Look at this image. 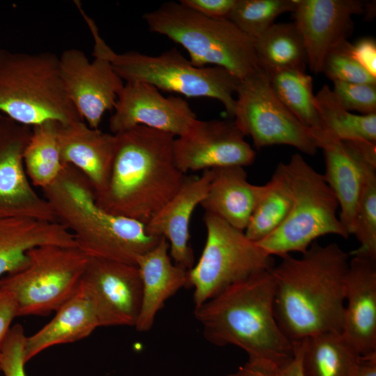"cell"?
Returning <instances> with one entry per match:
<instances>
[{
  "label": "cell",
  "instance_id": "6da1fadb",
  "mask_svg": "<svg viewBox=\"0 0 376 376\" xmlns=\"http://www.w3.org/2000/svg\"><path fill=\"white\" fill-rule=\"evenodd\" d=\"M281 258L272 274L274 313L283 334L292 342L342 332L347 254L336 243L313 242L301 258Z\"/></svg>",
  "mask_w": 376,
  "mask_h": 376
},
{
  "label": "cell",
  "instance_id": "7a4b0ae2",
  "mask_svg": "<svg viewBox=\"0 0 376 376\" xmlns=\"http://www.w3.org/2000/svg\"><path fill=\"white\" fill-rule=\"evenodd\" d=\"M111 173L95 195L107 212L146 224L180 190L187 177L173 156L175 136L138 125L115 134Z\"/></svg>",
  "mask_w": 376,
  "mask_h": 376
},
{
  "label": "cell",
  "instance_id": "3957f363",
  "mask_svg": "<svg viewBox=\"0 0 376 376\" xmlns=\"http://www.w3.org/2000/svg\"><path fill=\"white\" fill-rule=\"evenodd\" d=\"M275 285L272 270L237 282L194 308L205 338L217 346L235 345L249 361L276 370L294 357V345L274 313Z\"/></svg>",
  "mask_w": 376,
  "mask_h": 376
},
{
  "label": "cell",
  "instance_id": "277c9868",
  "mask_svg": "<svg viewBox=\"0 0 376 376\" xmlns=\"http://www.w3.org/2000/svg\"><path fill=\"white\" fill-rule=\"evenodd\" d=\"M42 191L56 221L88 257L136 265L162 238L148 234L142 222L101 208L86 177L72 165L63 164L55 181Z\"/></svg>",
  "mask_w": 376,
  "mask_h": 376
},
{
  "label": "cell",
  "instance_id": "5b68a950",
  "mask_svg": "<svg viewBox=\"0 0 376 376\" xmlns=\"http://www.w3.org/2000/svg\"><path fill=\"white\" fill-rule=\"evenodd\" d=\"M143 19L149 31L182 46L197 67H221L240 80L259 68L254 40L228 19L205 17L179 1L165 2Z\"/></svg>",
  "mask_w": 376,
  "mask_h": 376
},
{
  "label": "cell",
  "instance_id": "8992f818",
  "mask_svg": "<svg viewBox=\"0 0 376 376\" xmlns=\"http://www.w3.org/2000/svg\"><path fill=\"white\" fill-rule=\"evenodd\" d=\"M83 17L93 37V52L107 58L123 81L147 83L159 91L187 97L213 98L233 117L234 94L240 79L228 70L218 66L197 67L176 48L158 56L134 51L118 54L101 37L95 22L86 15Z\"/></svg>",
  "mask_w": 376,
  "mask_h": 376
},
{
  "label": "cell",
  "instance_id": "52a82bcc",
  "mask_svg": "<svg viewBox=\"0 0 376 376\" xmlns=\"http://www.w3.org/2000/svg\"><path fill=\"white\" fill-rule=\"evenodd\" d=\"M0 113L29 127L82 120L64 90L58 56L49 52L0 48Z\"/></svg>",
  "mask_w": 376,
  "mask_h": 376
},
{
  "label": "cell",
  "instance_id": "ba28073f",
  "mask_svg": "<svg viewBox=\"0 0 376 376\" xmlns=\"http://www.w3.org/2000/svg\"><path fill=\"white\" fill-rule=\"evenodd\" d=\"M278 166L290 190L291 207L282 224L256 243L267 254L282 257L292 252L303 253L325 235L347 238L350 235L337 216L338 201L324 175L299 153Z\"/></svg>",
  "mask_w": 376,
  "mask_h": 376
},
{
  "label": "cell",
  "instance_id": "9c48e42d",
  "mask_svg": "<svg viewBox=\"0 0 376 376\" xmlns=\"http://www.w3.org/2000/svg\"><path fill=\"white\" fill-rule=\"evenodd\" d=\"M23 269L0 279L13 298L18 317L46 316L79 290L89 257L77 247L42 245L27 252Z\"/></svg>",
  "mask_w": 376,
  "mask_h": 376
},
{
  "label": "cell",
  "instance_id": "30bf717a",
  "mask_svg": "<svg viewBox=\"0 0 376 376\" xmlns=\"http://www.w3.org/2000/svg\"><path fill=\"white\" fill-rule=\"evenodd\" d=\"M203 219L205 244L198 262L188 270L195 308L230 285L274 267L272 256L244 231L211 213L205 212Z\"/></svg>",
  "mask_w": 376,
  "mask_h": 376
},
{
  "label": "cell",
  "instance_id": "8fae6325",
  "mask_svg": "<svg viewBox=\"0 0 376 376\" xmlns=\"http://www.w3.org/2000/svg\"><path fill=\"white\" fill-rule=\"evenodd\" d=\"M236 95L233 121L257 148L288 145L315 154L318 148L310 130L279 99L261 68L240 80Z\"/></svg>",
  "mask_w": 376,
  "mask_h": 376
},
{
  "label": "cell",
  "instance_id": "7c38bea8",
  "mask_svg": "<svg viewBox=\"0 0 376 376\" xmlns=\"http://www.w3.org/2000/svg\"><path fill=\"white\" fill-rule=\"evenodd\" d=\"M93 56L91 62L83 51L66 49L58 56L59 72L64 90L82 120L98 129L125 84L107 58L96 52Z\"/></svg>",
  "mask_w": 376,
  "mask_h": 376
},
{
  "label": "cell",
  "instance_id": "4fadbf2b",
  "mask_svg": "<svg viewBox=\"0 0 376 376\" xmlns=\"http://www.w3.org/2000/svg\"><path fill=\"white\" fill-rule=\"evenodd\" d=\"M31 132V127L0 113V219L56 221L50 205L35 190L25 171L23 155Z\"/></svg>",
  "mask_w": 376,
  "mask_h": 376
},
{
  "label": "cell",
  "instance_id": "5bb4252c",
  "mask_svg": "<svg viewBox=\"0 0 376 376\" xmlns=\"http://www.w3.org/2000/svg\"><path fill=\"white\" fill-rule=\"evenodd\" d=\"M81 287L94 306L100 327L135 326L142 301L136 265L89 257Z\"/></svg>",
  "mask_w": 376,
  "mask_h": 376
},
{
  "label": "cell",
  "instance_id": "9a60e30c",
  "mask_svg": "<svg viewBox=\"0 0 376 376\" xmlns=\"http://www.w3.org/2000/svg\"><path fill=\"white\" fill-rule=\"evenodd\" d=\"M233 120H195L188 131L176 137L173 156L178 169L205 171L251 164L256 152Z\"/></svg>",
  "mask_w": 376,
  "mask_h": 376
},
{
  "label": "cell",
  "instance_id": "2e32d148",
  "mask_svg": "<svg viewBox=\"0 0 376 376\" xmlns=\"http://www.w3.org/2000/svg\"><path fill=\"white\" fill-rule=\"evenodd\" d=\"M113 110L109 120L113 134L142 125L178 137L197 119L185 99L165 97L156 87L141 81L124 84Z\"/></svg>",
  "mask_w": 376,
  "mask_h": 376
},
{
  "label": "cell",
  "instance_id": "e0dca14e",
  "mask_svg": "<svg viewBox=\"0 0 376 376\" xmlns=\"http://www.w3.org/2000/svg\"><path fill=\"white\" fill-rule=\"evenodd\" d=\"M359 0H297L293 12L307 56L314 73L321 72L324 57L334 45L352 34V16L365 12Z\"/></svg>",
  "mask_w": 376,
  "mask_h": 376
},
{
  "label": "cell",
  "instance_id": "ac0fdd59",
  "mask_svg": "<svg viewBox=\"0 0 376 376\" xmlns=\"http://www.w3.org/2000/svg\"><path fill=\"white\" fill-rule=\"evenodd\" d=\"M214 176L213 169L199 177H187L177 194L145 224L148 234L168 241L173 263L188 270L194 261L189 246L191 217L205 198Z\"/></svg>",
  "mask_w": 376,
  "mask_h": 376
},
{
  "label": "cell",
  "instance_id": "d6986e66",
  "mask_svg": "<svg viewBox=\"0 0 376 376\" xmlns=\"http://www.w3.org/2000/svg\"><path fill=\"white\" fill-rule=\"evenodd\" d=\"M342 332L361 355L376 352V260L353 256L345 279Z\"/></svg>",
  "mask_w": 376,
  "mask_h": 376
},
{
  "label": "cell",
  "instance_id": "ffe728a7",
  "mask_svg": "<svg viewBox=\"0 0 376 376\" xmlns=\"http://www.w3.org/2000/svg\"><path fill=\"white\" fill-rule=\"evenodd\" d=\"M63 164L80 171L89 181L94 195L106 187L113 163L115 135L89 127L84 120L56 124Z\"/></svg>",
  "mask_w": 376,
  "mask_h": 376
},
{
  "label": "cell",
  "instance_id": "44dd1931",
  "mask_svg": "<svg viewBox=\"0 0 376 376\" xmlns=\"http://www.w3.org/2000/svg\"><path fill=\"white\" fill-rule=\"evenodd\" d=\"M136 266L142 281V301L134 327L144 332L152 328L166 301L181 288L188 287V269L173 263L164 237L140 256Z\"/></svg>",
  "mask_w": 376,
  "mask_h": 376
},
{
  "label": "cell",
  "instance_id": "7402d4cb",
  "mask_svg": "<svg viewBox=\"0 0 376 376\" xmlns=\"http://www.w3.org/2000/svg\"><path fill=\"white\" fill-rule=\"evenodd\" d=\"M42 245L77 247L73 235L57 221L0 219V279L26 267L28 251Z\"/></svg>",
  "mask_w": 376,
  "mask_h": 376
},
{
  "label": "cell",
  "instance_id": "603a6c76",
  "mask_svg": "<svg viewBox=\"0 0 376 376\" xmlns=\"http://www.w3.org/2000/svg\"><path fill=\"white\" fill-rule=\"evenodd\" d=\"M214 169V176L200 205L205 212L216 215L233 228L244 231L265 186L249 182L243 166Z\"/></svg>",
  "mask_w": 376,
  "mask_h": 376
},
{
  "label": "cell",
  "instance_id": "cb8c5ba5",
  "mask_svg": "<svg viewBox=\"0 0 376 376\" xmlns=\"http://www.w3.org/2000/svg\"><path fill=\"white\" fill-rule=\"evenodd\" d=\"M318 148L323 151L324 179L335 194L340 209V220L352 234L361 187V173L350 148L322 130H310Z\"/></svg>",
  "mask_w": 376,
  "mask_h": 376
},
{
  "label": "cell",
  "instance_id": "d4e9b609",
  "mask_svg": "<svg viewBox=\"0 0 376 376\" xmlns=\"http://www.w3.org/2000/svg\"><path fill=\"white\" fill-rule=\"evenodd\" d=\"M55 312L47 324L26 337V363L50 347L81 340L100 327L94 306L81 284L77 292Z\"/></svg>",
  "mask_w": 376,
  "mask_h": 376
},
{
  "label": "cell",
  "instance_id": "484cf974",
  "mask_svg": "<svg viewBox=\"0 0 376 376\" xmlns=\"http://www.w3.org/2000/svg\"><path fill=\"white\" fill-rule=\"evenodd\" d=\"M355 156L361 173V187L352 234L360 243L353 256L376 260V143L343 141Z\"/></svg>",
  "mask_w": 376,
  "mask_h": 376
},
{
  "label": "cell",
  "instance_id": "4316f807",
  "mask_svg": "<svg viewBox=\"0 0 376 376\" xmlns=\"http://www.w3.org/2000/svg\"><path fill=\"white\" fill-rule=\"evenodd\" d=\"M302 340L304 376H354L361 354L343 332L322 333Z\"/></svg>",
  "mask_w": 376,
  "mask_h": 376
},
{
  "label": "cell",
  "instance_id": "83f0119b",
  "mask_svg": "<svg viewBox=\"0 0 376 376\" xmlns=\"http://www.w3.org/2000/svg\"><path fill=\"white\" fill-rule=\"evenodd\" d=\"M254 49L259 68L266 72L306 69L304 41L294 22L273 24L254 40Z\"/></svg>",
  "mask_w": 376,
  "mask_h": 376
},
{
  "label": "cell",
  "instance_id": "f1b7e54d",
  "mask_svg": "<svg viewBox=\"0 0 376 376\" xmlns=\"http://www.w3.org/2000/svg\"><path fill=\"white\" fill-rule=\"evenodd\" d=\"M56 124V121H47L31 127V135L23 155L31 183L41 189L54 182L63 167Z\"/></svg>",
  "mask_w": 376,
  "mask_h": 376
},
{
  "label": "cell",
  "instance_id": "f546056e",
  "mask_svg": "<svg viewBox=\"0 0 376 376\" xmlns=\"http://www.w3.org/2000/svg\"><path fill=\"white\" fill-rule=\"evenodd\" d=\"M315 104L322 130L340 141L361 139L376 143V113H352L340 104L327 84L315 95Z\"/></svg>",
  "mask_w": 376,
  "mask_h": 376
},
{
  "label": "cell",
  "instance_id": "4dcf8cb0",
  "mask_svg": "<svg viewBox=\"0 0 376 376\" xmlns=\"http://www.w3.org/2000/svg\"><path fill=\"white\" fill-rule=\"evenodd\" d=\"M275 94L309 130H322L313 92V79L305 69L290 68L266 72Z\"/></svg>",
  "mask_w": 376,
  "mask_h": 376
},
{
  "label": "cell",
  "instance_id": "1f68e13d",
  "mask_svg": "<svg viewBox=\"0 0 376 376\" xmlns=\"http://www.w3.org/2000/svg\"><path fill=\"white\" fill-rule=\"evenodd\" d=\"M258 201L244 230L246 237L258 242L274 233L284 221L291 207L289 188L277 165Z\"/></svg>",
  "mask_w": 376,
  "mask_h": 376
},
{
  "label": "cell",
  "instance_id": "d6a6232c",
  "mask_svg": "<svg viewBox=\"0 0 376 376\" xmlns=\"http://www.w3.org/2000/svg\"><path fill=\"white\" fill-rule=\"evenodd\" d=\"M296 5L297 0H237L228 19L254 40Z\"/></svg>",
  "mask_w": 376,
  "mask_h": 376
},
{
  "label": "cell",
  "instance_id": "836d02e7",
  "mask_svg": "<svg viewBox=\"0 0 376 376\" xmlns=\"http://www.w3.org/2000/svg\"><path fill=\"white\" fill-rule=\"evenodd\" d=\"M321 72L334 81L376 84V77L366 71L353 54V44L344 40L325 54Z\"/></svg>",
  "mask_w": 376,
  "mask_h": 376
},
{
  "label": "cell",
  "instance_id": "e575fe53",
  "mask_svg": "<svg viewBox=\"0 0 376 376\" xmlns=\"http://www.w3.org/2000/svg\"><path fill=\"white\" fill-rule=\"evenodd\" d=\"M336 100L346 110L363 115L376 113V84L334 81Z\"/></svg>",
  "mask_w": 376,
  "mask_h": 376
},
{
  "label": "cell",
  "instance_id": "d590c367",
  "mask_svg": "<svg viewBox=\"0 0 376 376\" xmlns=\"http://www.w3.org/2000/svg\"><path fill=\"white\" fill-rule=\"evenodd\" d=\"M26 337L21 324L11 327L0 354V370L4 376H27L24 368Z\"/></svg>",
  "mask_w": 376,
  "mask_h": 376
},
{
  "label": "cell",
  "instance_id": "8d00e7d4",
  "mask_svg": "<svg viewBox=\"0 0 376 376\" xmlns=\"http://www.w3.org/2000/svg\"><path fill=\"white\" fill-rule=\"evenodd\" d=\"M237 0H180L182 5L210 18L228 19Z\"/></svg>",
  "mask_w": 376,
  "mask_h": 376
},
{
  "label": "cell",
  "instance_id": "74e56055",
  "mask_svg": "<svg viewBox=\"0 0 376 376\" xmlns=\"http://www.w3.org/2000/svg\"><path fill=\"white\" fill-rule=\"evenodd\" d=\"M16 317L17 309L13 297L0 289V354Z\"/></svg>",
  "mask_w": 376,
  "mask_h": 376
},
{
  "label": "cell",
  "instance_id": "f35d334b",
  "mask_svg": "<svg viewBox=\"0 0 376 376\" xmlns=\"http://www.w3.org/2000/svg\"><path fill=\"white\" fill-rule=\"evenodd\" d=\"M353 54L358 63L376 77V42L373 38H363L353 45Z\"/></svg>",
  "mask_w": 376,
  "mask_h": 376
},
{
  "label": "cell",
  "instance_id": "ab89813d",
  "mask_svg": "<svg viewBox=\"0 0 376 376\" xmlns=\"http://www.w3.org/2000/svg\"><path fill=\"white\" fill-rule=\"evenodd\" d=\"M294 357L292 359L278 369L276 376H304L302 370L303 340L292 341Z\"/></svg>",
  "mask_w": 376,
  "mask_h": 376
},
{
  "label": "cell",
  "instance_id": "60d3db41",
  "mask_svg": "<svg viewBox=\"0 0 376 376\" xmlns=\"http://www.w3.org/2000/svg\"><path fill=\"white\" fill-rule=\"evenodd\" d=\"M276 370L271 366L248 361L227 376H276Z\"/></svg>",
  "mask_w": 376,
  "mask_h": 376
},
{
  "label": "cell",
  "instance_id": "b9f144b4",
  "mask_svg": "<svg viewBox=\"0 0 376 376\" xmlns=\"http://www.w3.org/2000/svg\"><path fill=\"white\" fill-rule=\"evenodd\" d=\"M354 376H376V352L361 356Z\"/></svg>",
  "mask_w": 376,
  "mask_h": 376
},
{
  "label": "cell",
  "instance_id": "7bdbcfd3",
  "mask_svg": "<svg viewBox=\"0 0 376 376\" xmlns=\"http://www.w3.org/2000/svg\"><path fill=\"white\" fill-rule=\"evenodd\" d=\"M0 372H1V370H0Z\"/></svg>",
  "mask_w": 376,
  "mask_h": 376
}]
</instances>
